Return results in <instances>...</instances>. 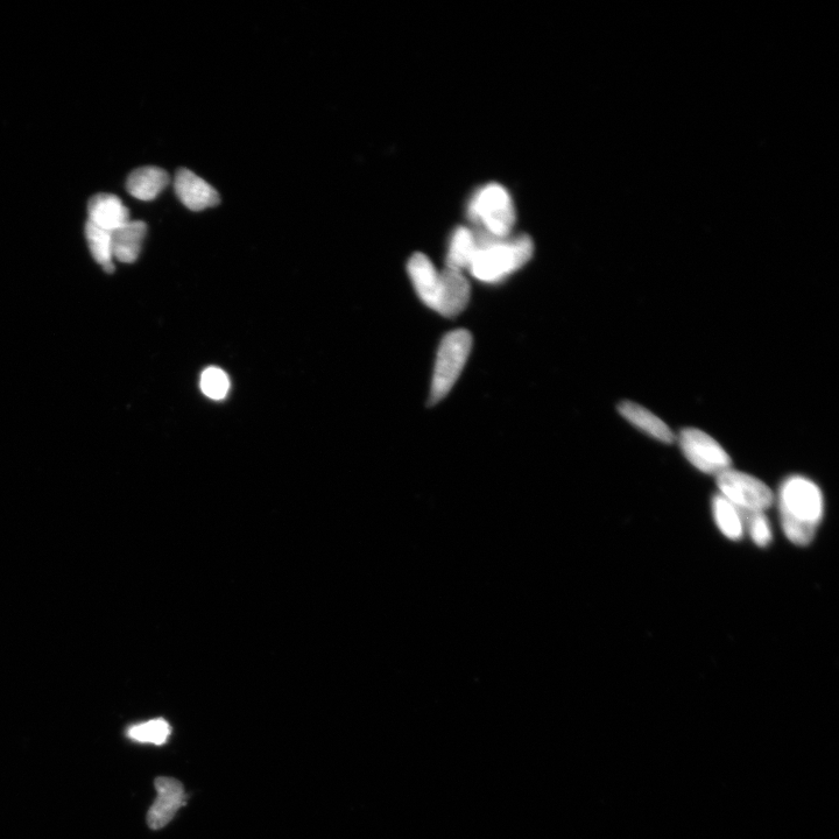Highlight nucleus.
Masks as SVG:
<instances>
[{
    "label": "nucleus",
    "instance_id": "obj_1",
    "mask_svg": "<svg viewBox=\"0 0 839 839\" xmlns=\"http://www.w3.org/2000/svg\"><path fill=\"white\" fill-rule=\"evenodd\" d=\"M779 510L787 539L800 547L812 544L824 512L819 486L806 477L787 478L779 491Z\"/></svg>",
    "mask_w": 839,
    "mask_h": 839
},
{
    "label": "nucleus",
    "instance_id": "obj_2",
    "mask_svg": "<svg viewBox=\"0 0 839 839\" xmlns=\"http://www.w3.org/2000/svg\"><path fill=\"white\" fill-rule=\"evenodd\" d=\"M478 250L469 267L471 276L485 282L497 284L517 272L530 262L534 243L528 235L493 238L481 232L476 235Z\"/></svg>",
    "mask_w": 839,
    "mask_h": 839
},
{
    "label": "nucleus",
    "instance_id": "obj_3",
    "mask_svg": "<svg viewBox=\"0 0 839 839\" xmlns=\"http://www.w3.org/2000/svg\"><path fill=\"white\" fill-rule=\"evenodd\" d=\"M468 215L472 222L482 225L484 234L493 238L509 237L516 223L512 197L498 183L477 190L469 202Z\"/></svg>",
    "mask_w": 839,
    "mask_h": 839
},
{
    "label": "nucleus",
    "instance_id": "obj_4",
    "mask_svg": "<svg viewBox=\"0 0 839 839\" xmlns=\"http://www.w3.org/2000/svg\"><path fill=\"white\" fill-rule=\"evenodd\" d=\"M472 349V335L468 330L451 331L443 337L437 352L429 404L446 398L460 378Z\"/></svg>",
    "mask_w": 839,
    "mask_h": 839
},
{
    "label": "nucleus",
    "instance_id": "obj_5",
    "mask_svg": "<svg viewBox=\"0 0 839 839\" xmlns=\"http://www.w3.org/2000/svg\"><path fill=\"white\" fill-rule=\"evenodd\" d=\"M719 495L744 512H765L774 503L773 492L758 478L733 469L716 476Z\"/></svg>",
    "mask_w": 839,
    "mask_h": 839
},
{
    "label": "nucleus",
    "instance_id": "obj_6",
    "mask_svg": "<svg viewBox=\"0 0 839 839\" xmlns=\"http://www.w3.org/2000/svg\"><path fill=\"white\" fill-rule=\"evenodd\" d=\"M683 454L696 469L709 475H719L731 469V458L714 437L700 429L688 428L680 435Z\"/></svg>",
    "mask_w": 839,
    "mask_h": 839
},
{
    "label": "nucleus",
    "instance_id": "obj_7",
    "mask_svg": "<svg viewBox=\"0 0 839 839\" xmlns=\"http://www.w3.org/2000/svg\"><path fill=\"white\" fill-rule=\"evenodd\" d=\"M155 789L158 796L148 810L147 824L153 830H160L187 805V794L181 782L173 778H158L155 780Z\"/></svg>",
    "mask_w": 839,
    "mask_h": 839
},
{
    "label": "nucleus",
    "instance_id": "obj_8",
    "mask_svg": "<svg viewBox=\"0 0 839 839\" xmlns=\"http://www.w3.org/2000/svg\"><path fill=\"white\" fill-rule=\"evenodd\" d=\"M471 287L463 272L446 267L440 272V287L435 312L444 317H455L467 308Z\"/></svg>",
    "mask_w": 839,
    "mask_h": 839
},
{
    "label": "nucleus",
    "instance_id": "obj_9",
    "mask_svg": "<svg viewBox=\"0 0 839 839\" xmlns=\"http://www.w3.org/2000/svg\"><path fill=\"white\" fill-rule=\"evenodd\" d=\"M174 189L183 206L192 211H202L216 207L220 203V194L207 181L189 169H179L174 179Z\"/></svg>",
    "mask_w": 839,
    "mask_h": 839
},
{
    "label": "nucleus",
    "instance_id": "obj_10",
    "mask_svg": "<svg viewBox=\"0 0 839 839\" xmlns=\"http://www.w3.org/2000/svg\"><path fill=\"white\" fill-rule=\"evenodd\" d=\"M88 222L110 232L119 229L130 220V211L118 196L97 194L88 203Z\"/></svg>",
    "mask_w": 839,
    "mask_h": 839
},
{
    "label": "nucleus",
    "instance_id": "obj_11",
    "mask_svg": "<svg viewBox=\"0 0 839 839\" xmlns=\"http://www.w3.org/2000/svg\"><path fill=\"white\" fill-rule=\"evenodd\" d=\"M407 271L421 301L428 308L435 310L440 287V272L435 269L432 260L423 253H415L408 262Z\"/></svg>",
    "mask_w": 839,
    "mask_h": 839
},
{
    "label": "nucleus",
    "instance_id": "obj_12",
    "mask_svg": "<svg viewBox=\"0 0 839 839\" xmlns=\"http://www.w3.org/2000/svg\"><path fill=\"white\" fill-rule=\"evenodd\" d=\"M618 411L631 425L650 435L653 439L668 444L675 441V435L671 428L657 415L648 411L647 408L631 403V401H623L618 406Z\"/></svg>",
    "mask_w": 839,
    "mask_h": 839
},
{
    "label": "nucleus",
    "instance_id": "obj_13",
    "mask_svg": "<svg viewBox=\"0 0 839 839\" xmlns=\"http://www.w3.org/2000/svg\"><path fill=\"white\" fill-rule=\"evenodd\" d=\"M146 232V224L140 221H129L112 232L114 258L125 264L135 263L140 255Z\"/></svg>",
    "mask_w": 839,
    "mask_h": 839
},
{
    "label": "nucleus",
    "instance_id": "obj_14",
    "mask_svg": "<svg viewBox=\"0 0 839 839\" xmlns=\"http://www.w3.org/2000/svg\"><path fill=\"white\" fill-rule=\"evenodd\" d=\"M168 183L169 175L164 169L148 166L138 168L130 174L126 181V189L140 201H152L157 199Z\"/></svg>",
    "mask_w": 839,
    "mask_h": 839
},
{
    "label": "nucleus",
    "instance_id": "obj_15",
    "mask_svg": "<svg viewBox=\"0 0 839 839\" xmlns=\"http://www.w3.org/2000/svg\"><path fill=\"white\" fill-rule=\"evenodd\" d=\"M478 250V243L475 232L465 227L457 228L451 236L447 267L463 272L469 270Z\"/></svg>",
    "mask_w": 839,
    "mask_h": 839
},
{
    "label": "nucleus",
    "instance_id": "obj_16",
    "mask_svg": "<svg viewBox=\"0 0 839 839\" xmlns=\"http://www.w3.org/2000/svg\"><path fill=\"white\" fill-rule=\"evenodd\" d=\"M711 506L719 531L732 541L742 540L745 532L742 511L721 495L712 498Z\"/></svg>",
    "mask_w": 839,
    "mask_h": 839
},
{
    "label": "nucleus",
    "instance_id": "obj_17",
    "mask_svg": "<svg viewBox=\"0 0 839 839\" xmlns=\"http://www.w3.org/2000/svg\"><path fill=\"white\" fill-rule=\"evenodd\" d=\"M86 237L91 255L102 265L105 272L115 271L114 250H112V232L96 227L93 223L86 224Z\"/></svg>",
    "mask_w": 839,
    "mask_h": 839
},
{
    "label": "nucleus",
    "instance_id": "obj_18",
    "mask_svg": "<svg viewBox=\"0 0 839 839\" xmlns=\"http://www.w3.org/2000/svg\"><path fill=\"white\" fill-rule=\"evenodd\" d=\"M171 732V725L165 719L158 718L131 726L126 735L135 742L159 746L167 743Z\"/></svg>",
    "mask_w": 839,
    "mask_h": 839
},
{
    "label": "nucleus",
    "instance_id": "obj_19",
    "mask_svg": "<svg viewBox=\"0 0 839 839\" xmlns=\"http://www.w3.org/2000/svg\"><path fill=\"white\" fill-rule=\"evenodd\" d=\"M742 516L744 520V530L749 532L754 544L761 548H766L768 545L772 544V527L765 512L742 511Z\"/></svg>",
    "mask_w": 839,
    "mask_h": 839
},
{
    "label": "nucleus",
    "instance_id": "obj_20",
    "mask_svg": "<svg viewBox=\"0 0 839 839\" xmlns=\"http://www.w3.org/2000/svg\"><path fill=\"white\" fill-rule=\"evenodd\" d=\"M201 390L204 396L213 400H223L228 396L230 380L223 370L208 368L201 376Z\"/></svg>",
    "mask_w": 839,
    "mask_h": 839
}]
</instances>
